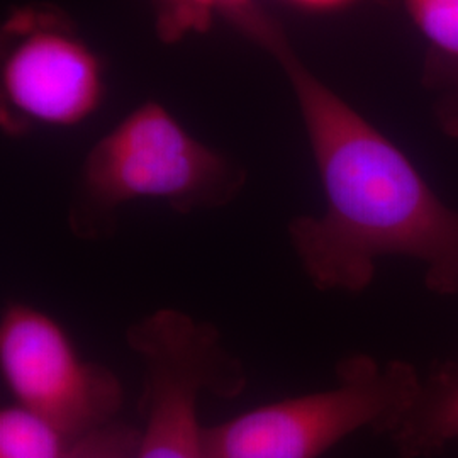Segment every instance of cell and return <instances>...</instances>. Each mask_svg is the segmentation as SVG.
<instances>
[{
  "mask_svg": "<svg viewBox=\"0 0 458 458\" xmlns=\"http://www.w3.org/2000/svg\"><path fill=\"white\" fill-rule=\"evenodd\" d=\"M245 182L238 165L200 143L164 106L147 102L87 153L68 228L82 242H106L128 202L155 199L177 213H196L228 206Z\"/></svg>",
  "mask_w": 458,
  "mask_h": 458,
  "instance_id": "cell-2",
  "label": "cell"
},
{
  "mask_svg": "<svg viewBox=\"0 0 458 458\" xmlns=\"http://www.w3.org/2000/svg\"><path fill=\"white\" fill-rule=\"evenodd\" d=\"M141 428L115 420L75 443L68 458H136Z\"/></svg>",
  "mask_w": 458,
  "mask_h": 458,
  "instance_id": "cell-11",
  "label": "cell"
},
{
  "mask_svg": "<svg viewBox=\"0 0 458 458\" xmlns=\"http://www.w3.org/2000/svg\"><path fill=\"white\" fill-rule=\"evenodd\" d=\"M0 370L16 404L72 443L115 421L124 404L114 370L83 360L64 327L30 304L11 302L2 312Z\"/></svg>",
  "mask_w": 458,
  "mask_h": 458,
  "instance_id": "cell-5",
  "label": "cell"
},
{
  "mask_svg": "<svg viewBox=\"0 0 458 458\" xmlns=\"http://www.w3.org/2000/svg\"><path fill=\"white\" fill-rule=\"evenodd\" d=\"M73 445L56 426L16 403L0 411V458H68Z\"/></svg>",
  "mask_w": 458,
  "mask_h": 458,
  "instance_id": "cell-8",
  "label": "cell"
},
{
  "mask_svg": "<svg viewBox=\"0 0 458 458\" xmlns=\"http://www.w3.org/2000/svg\"><path fill=\"white\" fill-rule=\"evenodd\" d=\"M429 45L428 60L458 65V0H401Z\"/></svg>",
  "mask_w": 458,
  "mask_h": 458,
  "instance_id": "cell-9",
  "label": "cell"
},
{
  "mask_svg": "<svg viewBox=\"0 0 458 458\" xmlns=\"http://www.w3.org/2000/svg\"><path fill=\"white\" fill-rule=\"evenodd\" d=\"M425 82L437 94V117L446 134L458 140V65L428 60Z\"/></svg>",
  "mask_w": 458,
  "mask_h": 458,
  "instance_id": "cell-12",
  "label": "cell"
},
{
  "mask_svg": "<svg viewBox=\"0 0 458 458\" xmlns=\"http://www.w3.org/2000/svg\"><path fill=\"white\" fill-rule=\"evenodd\" d=\"M2 89L19 114L47 126H75L104 96V70L60 14L24 9L5 24Z\"/></svg>",
  "mask_w": 458,
  "mask_h": 458,
  "instance_id": "cell-6",
  "label": "cell"
},
{
  "mask_svg": "<svg viewBox=\"0 0 458 458\" xmlns=\"http://www.w3.org/2000/svg\"><path fill=\"white\" fill-rule=\"evenodd\" d=\"M228 19L277 60L294 89L327 202L321 216H299L287 226L312 287L361 294L382 259L404 257L423 265L428 291L457 295L458 209L301 62L272 17L250 4Z\"/></svg>",
  "mask_w": 458,
  "mask_h": 458,
  "instance_id": "cell-1",
  "label": "cell"
},
{
  "mask_svg": "<svg viewBox=\"0 0 458 458\" xmlns=\"http://www.w3.org/2000/svg\"><path fill=\"white\" fill-rule=\"evenodd\" d=\"M289 2L312 13H329V11L342 9L344 5L352 4L353 0H289Z\"/></svg>",
  "mask_w": 458,
  "mask_h": 458,
  "instance_id": "cell-13",
  "label": "cell"
},
{
  "mask_svg": "<svg viewBox=\"0 0 458 458\" xmlns=\"http://www.w3.org/2000/svg\"><path fill=\"white\" fill-rule=\"evenodd\" d=\"M126 344L141 367L143 426L136 458H206L199 401L204 394L233 401L245 393L243 361L217 327L174 308L132 323Z\"/></svg>",
  "mask_w": 458,
  "mask_h": 458,
  "instance_id": "cell-4",
  "label": "cell"
},
{
  "mask_svg": "<svg viewBox=\"0 0 458 458\" xmlns=\"http://www.w3.org/2000/svg\"><path fill=\"white\" fill-rule=\"evenodd\" d=\"M333 387L280 399L204 426L206 458H319L361 429L391 437L420 387L408 361L350 355Z\"/></svg>",
  "mask_w": 458,
  "mask_h": 458,
  "instance_id": "cell-3",
  "label": "cell"
},
{
  "mask_svg": "<svg viewBox=\"0 0 458 458\" xmlns=\"http://www.w3.org/2000/svg\"><path fill=\"white\" fill-rule=\"evenodd\" d=\"M389 440L399 458H426L458 442V355L426 376Z\"/></svg>",
  "mask_w": 458,
  "mask_h": 458,
  "instance_id": "cell-7",
  "label": "cell"
},
{
  "mask_svg": "<svg viewBox=\"0 0 458 458\" xmlns=\"http://www.w3.org/2000/svg\"><path fill=\"white\" fill-rule=\"evenodd\" d=\"M157 30L164 41L174 43L187 34L206 31L216 16L228 17L251 0H153Z\"/></svg>",
  "mask_w": 458,
  "mask_h": 458,
  "instance_id": "cell-10",
  "label": "cell"
}]
</instances>
